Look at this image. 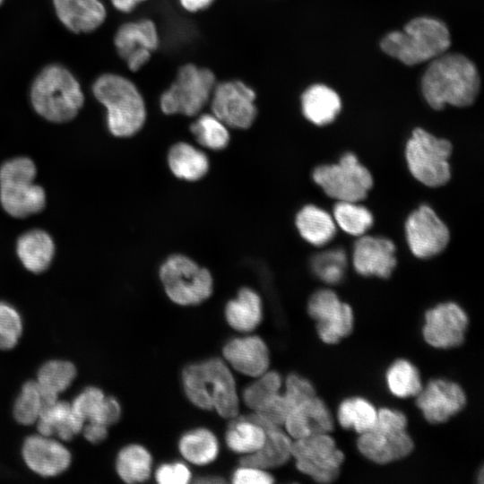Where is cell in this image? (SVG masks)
Instances as JSON below:
<instances>
[{
	"label": "cell",
	"mask_w": 484,
	"mask_h": 484,
	"mask_svg": "<svg viewBox=\"0 0 484 484\" xmlns=\"http://www.w3.org/2000/svg\"><path fill=\"white\" fill-rule=\"evenodd\" d=\"M480 80L474 64L460 54H443L428 66L421 80L425 99L435 109L445 105H471L480 91Z\"/></svg>",
	"instance_id": "cell-1"
},
{
	"label": "cell",
	"mask_w": 484,
	"mask_h": 484,
	"mask_svg": "<svg viewBox=\"0 0 484 484\" xmlns=\"http://www.w3.org/2000/svg\"><path fill=\"white\" fill-rule=\"evenodd\" d=\"M183 388L196 407L214 410L224 419H235L239 412L236 382L229 366L212 358L186 366L182 373Z\"/></svg>",
	"instance_id": "cell-2"
},
{
	"label": "cell",
	"mask_w": 484,
	"mask_h": 484,
	"mask_svg": "<svg viewBox=\"0 0 484 484\" xmlns=\"http://www.w3.org/2000/svg\"><path fill=\"white\" fill-rule=\"evenodd\" d=\"M30 98L34 110L53 123L72 120L84 102L77 79L58 64L48 65L39 73L31 84Z\"/></svg>",
	"instance_id": "cell-3"
},
{
	"label": "cell",
	"mask_w": 484,
	"mask_h": 484,
	"mask_svg": "<svg viewBox=\"0 0 484 484\" xmlns=\"http://www.w3.org/2000/svg\"><path fill=\"white\" fill-rule=\"evenodd\" d=\"M92 92L107 109V123L117 137H128L137 133L146 118L143 99L128 79L114 73L97 78Z\"/></svg>",
	"instance_id": "cell-4"
},
{
	"label": "cell",
	"mask_w": 484,
	"mask_h": 484,
	"mask_svg": "<svg viewBox=\"0 0 484 484\" xmlns=\"http://www.w3.org/2000/svg\"><path fill=\"white\" fill-rule=\"evenodd\" d=\"M450 43L449 30L442 22L419 17L409 22L402 31L387 34L381 48L403 64L413 65L445 54Z\"/></svg>",
	"instance_id": "cell-5"
},
{
	"label": "cell",
	"mask_w": 484,
	"mask_h": 484,
	"mask_svg": "<svg viewBox=\"0 0 484 484\" xmlns=\"http://www.w3.org/2000/svg\"><path fill=\"white\" fill-rule=\"evenodd\" d=\"M406 415L390 408L377 410L375 425L359 434L357 447L367 460L387 464L402 460L411 454L414 443L407 431Z\"/></svg>",
	"instance_id": "cell-6"
},
{
	"label": "cell",
	"mask_w": 484,
	"mask_h": 484,
	"mask_svg": "<svg viewBox=\"0 0 484 484\" xmlns=\"http://www.w3.org/2000/svg\"><path fill=\"white\" fill-rule=\"evenodd\" d=\"M35 176V164L26 157L12 159L1 166L0 202L11 216L24 218L45 207L46 194L33 183Z\"/></svg>",
	"instance_id": "cell-7"
},
{
	"label": "cell",
	"mask_w": 484,
	"mask_h": 484,
	"mask_svg": "<svg viewBox=\"0 0 484 484\" xmlns=\"http://www.w3.org/2000/svg\"><path fill=\"white\" fill-rule=\"evenodd\" d=\"M452 149L449 141L437 138L422 128L414 129L405 148L411 175L427 186H444L451 177L448 160Z\"/></svg>",
	"instance_id": "cell-8"
},
{
	"label": "cell",
	"mask_w": 484,
	"mask_h": 484,
	"mask_svg": "<svg viewBox=\"0 0 484 484\" xmlns=\"http://www.w3.org/2000/svg\"><path fill=\"white\" fill-rule=\"evenodd\" d=\"M160 278L167 296L177 305H197L212 292L210 272L183 255L169 256L160 266Z\"/></svg>",
	"instance_id": "cell-9"
},
{
	"label": "cell",
	"mask_w": 484,
	"mask_h": 484,
	"mask_svg": "<svg viewBox=\"0 0 484 484\" xmlns=\"http://www.w3.org/2000/svg\"><path fill=\"white\" fill-rule=\"evenodd\" d=\"M313 179L328 196L342 202L362 201L373 186L368 169L350 152L336 164L315 168Z\"/></svg>",
	"instance_id": "cell-10"
},
{
	"label": "cell",
	"mask_w": 484,
	"mask_h": 484,
	"mask_svg": "<svg viewBox=\"0 0 484 484\" xmlns=\"http://www.w3.org/2000/svg\"><path fill=\"white\" fill-rule=\"evenodd\" d=\"M291 457L301 473L321 484L337 480L345 458L330 433L292 441Z\"/></svg>",
	"instance_id": "cell-11"
},
{
	"label": "cell",
	"mask_w": 484,
	"mask_h": 484,
	"mask_svg": "<svg viewBox=\"0 0 484 484\" xmlns=\"http://www.w3.org/2000/svg\"><path fill=\"white\" fill-rule=\"evenodd\" d=\"M215 85L212 72L194 65L178 71L176 81L160 98V108L167 115H197L208 102Z\"/></svg>",
	"instance_id": "cell-12"
},
{
	"label": "cell",
	"mask_w": 484,
	"mask_h": 484,
	"mask_svg": "<svg viewBox=\"0 0 484 484\" xmlns=\"http://www.w3.org/2000/svg\"><path fill=\"white\" fill-rule=\"evenodd\" d=\"M307 313L315 321L320 340L326 344L340 342L353 330L352 308L331 290L313 293L307 303Z\"/></svg>",
	"instance_id": "cell-13"
},
{
	"label": "cell",
	"mask_w": 484,
	"mask_h": 484,
	"mask_svg": "<svg viewBox=\"0 0 484 484\" xmlns=\"http://www.w3.org/2000/svg\"><path fill=\"white\" fill-rule=\"evenodd\" d=\"M424 321L423 339L433 348H455L465 340L469 318L455 302L441 303L427 310Z\"/></svg>",
	"instance_id": "cell-14"
},
{
	"label": "cell",
	"mask_w": 484,
	"mask_h": 484,
	"mask_svg": "<svg viewBox=\"0 0 484 484\" xmlns=\"http://www.w3.org/2000/svg\"><path fill=\"white\" fill-rule=\"evenodd\" d=\"M212 109L227 126L246 129L256 116L255 93L239 81L224 82L214 86Z\"/></svg>",
	"instance_id": "cell-15"
},
{
	"label": "cell",
	"mask_w": 484,
	"mask_h": 484,
	"mask_svg": "<svg viewBox=\"0 0 484 484\" xmlns=\"http://www.w3.org/2000/svg\"><path fill=\"white\" fill-rule=\"evenodd\" d=\"M405 231L411 253L423 259L441 253L450 238L446 225L428 205H421L411 213Z\"/></svg>",
	"instance_id": "cell-16"
},
{
	"label": "cell",
	"mask_w": 484,
	"mask_h": 484,
	"mask_svg": "<svg viewBox=\"0 0 484 484\" xmlns=\"http://www.w3.org/2000/svg\"><path fill=\"white\" fill-rule=\"evenodd\" d=\"M415 397L416 406L431 424L448 421L463 410L467 402L459 384L443 378L430 380Z\"/></svg>",
	"instance_id": "cell-17"
},
{
	"label": "cell",
	"mask_w": 484,
	"mask_h": 484,
	"mask_svg": "<svg viewBox=\"0 0 484 484\" xmlns=\"http://www.w3.org/2000/svg\"><path fill=\"white\" fill-rule=\"evenodd\" d=\"M27 467L41 477H56L71 464L69 450L59 441L40 434L28 436L22 448Z\"/></svg>",
	"instance_id": "cell-18"
},
{
	"label": "cell",
	"mask_w": 484,
	"mask_h": 484,
	"mask_svg": "<svg viewBox=\"0 0 484 484\" xmlns=\"http://www.w3.org/2000/svg\"><path fill=\"white\" fill-rule=\"evenodd\" d=\"M118 55L133 72L140 69L158 47V33L151 21L127 22L117 30L114 39Z\"/></svg>",
	"instance_id": "cell-19"
},
{
	"label": "cell",
	"mask_w": 484,
	"mask_h": 484,
	"mask_svg": "<svg viewBox=\"0 0 484 484\" xmlns=\"http://www.w3.org/2000/svg\"><path fill=\"white\" fill-rule=\"evenodd\" d=\"M352 254L353 266L363 276L389 278L396 266L395 246L383 237L360 236Z\"/></svg>",
	"instance_id": "cell-20"
},
{
	"label": "cell",
	"mask_w": 484,
	"mask_h": 484,
	"mask_svg": "<svg viewBox=\"0 0 484 484\" xmlns=\"http://www.w3.org/2000/svg\"><path fill=\"white\" fill-rule=\"evenodd\" d=\"M282 426L285 432L296 440L331 433L334 428V419L326 403L315 395L293 408Z\"/></svg>",
	"instance_id": "cell-21"
},
{
	"label": "cell",
	"mask_w": 484,
	"mask_h": 484,
	"mask_svg": "<svg viewBox=\"0 0 484 484\" xmlns=\"http://www.w3.org/2000/svg\"><path fill=\"white\" fill-rule=\"evenodd\" d=\"M222 354L229 366L248 376L257 377L270 366V353L264 341L256 335L234 338L228 341Z\"/></svg>",
	"instance_id": "cell-22"
},
{
	"label": "cell",
	"mask_w": 484,
	"mask_h": 484,
	"mask_svg": "<svg viewBox=\"0 0 484 484\" xmlns=\"http://www.w3.org/2000/svg\"><path fill=\"white\" fill-rule=\"evenodd\" d=\"M260 424L265 431V440L256 452L246 454L240 459V465H249L269 470L284 465L291 457V437L281 426L264 422L253 414L249 417Z\"/></svg>",
	"instance_id": "cell-23"
},
{
	"label": "cell",
	"mask_w": 484,
	"mask_h": 484,
	"mask_svg": "<svg viewBox=\"0 0 484 484\" xmlns=\"http://www.w3.org/2000/svg\"><path fill=\"white\" fill-rule=\"evenodd\" d=\"M62 24L74 33H90L105 21L106 9L99 0H53Z\"/></svg>",
	"instance_id": "cell-24"
},
{
	"label": "cell",
	"mask_w": 484,
	"mask_h": 484,
	"mask_svg": "<svg viewBox=\"0 0 484 484\" xmlns=\"http://www.w3.org/2000/svg\"><path fill=\"white\" fill-rule=\"evenodd\" d=\"M70 403L73 413L83 425L98 423L108 428L117 423L121 416L118 401L105 395L95 386L85 388Z\"/></svg>",
	"instance_id": "cell-25"
},
{
	"label": "cell",
	"mask_w": 484,
	"mask_h": 484,
	"mask_svg": "<svg viewBox=\"0 0 484 484\" xmlns=\"http://www.w3.org/2000/svg\"><path fill=\"white\" fill-rule=\"evenodd\" d=\"M36 424L39 434L56 436L63 441H70L83 428V422L75 416L71 403L59 399L43 407Z\"/></svg>",
	"instance_id": "cell-26"
},
{
	"label": "cell",
	"mask_w": 484,
	"mask_h": 484,
	"mask_svg": "<svg viewBox=\"0 0 484 484\" xmlns=\"http://www.w3.org/2000/svg\"><path fill=\"white\" fill-rule=\"evenodd\" d=\"M225 316L229 326L236 331L252 332L263 317L260 296L249 288L241 289L238 296L227 303Z\"/></svg>",
	"instance_id": "cell-27"
},
{
	"label": "cell",
	"mask_w": 484,
	"mask_h": 484,
	"mask_svg": "<svg viewBox=\"0 0 484 484\" xmlns=\"http://www.w3.org/2000/svg\"><path fill=\"white\" fill-rule=\"evenodd\" d=\"M52 238L40 229L22 234L17 241V254L24 267L35 273L44 272L54 256Z\"/></svg>",
	"instance_id": "cell-28"
},
{
	"label": "cell",
	"mask_w": 484,
	"mask_h": 484,
	"mask_svg": "<svg viewBox=\"0 0 484 484\" xmlns=\"http://www.w3.org/2000/svg\"><path fill=\"white\" fill-rule=\"evenodd\" d=\"M305 117L316 125L332 123L339 114L341 102L338 94L325 85L316 84L308 88L301 97Z\"/></svg>",
	"instance_id": "cell-29"
},
{
	"label": "cell",
	"mask_w": 484,
	"mask_h": 484,
	"mask_svg": "<svg viewBox=\"0 0 484 484\" xmlns=\"http://www.w3.org/2000/svg\"><path fill=\"white\" fill-rule=\"evenodd\" d=\"M296 226L301 237L316 246L328 243L336 233V224L331 215L313 204L304 206L298 212Z\"/></svg>",
	"instance_id": "cell-30"
},
{
	"label": "cell",
	"mask_w": 484,
	"mask_h": 484,
	"mask_svg": "<svg viewBox=\"0 0 484 484\" xmlns=\"http://www.w3.org/2000/svg\"><path fill=\"white\" fill-rule=\"evenodd\" d=\"M76 376L75 366L66 360H50L39 369L37 385L43 396L45 405L51 404L59 399Z\"/></svg>",
	"instance_id": "cell-31"
},
{
	"label": "cell",
	"mask_w": 484,
	"mask_h": 484,
	"mask_svg": "<svg viewBox=\"0 0 484 484\" xmlns=\"http://www.w3.org/2000/svg\"><path fill=\"white\" fill-rule=\"evenodd\" d=\"M168 163L177 177L187 181L200 179L209 169L205 153L186 143H177L169 149Z\"/></svg>",
	"instance_id": "cell-32"
},
{
	"label": "cell",
	"mask_w": 484,
	"mask_h": 484,
	"mask_svg": "<svg viewBox=\"0 0 484 484\" xmlns=\"http://www.w3.org/2000/svg\"><path fill=\"white\" fill-rule=\"evenodd\" d=\"M219 448L215 435L204 428L188 431L178 442L181 455L195 465H205L213 462L218 456Z\"/></svg>",
	"instance_id": "cell-33"
},
{
	"label": "cell",
	"mask_w": 484,
	"mask_h": 484,
	"mask_svg": "<svg viewBox=\"0 0 484 484\" xmlns=\"http://www.w3.org/2000/svg\"><path fill=\"white\" fill-rule=\"evenodd\" d=\"M152 458L143 445L132 444L123 447L116 461L119 478L126 483L147 480L151 473Z\"/></svg>",
	"instance_id": "cell-34"
},
{
	"label": "cell",
	"mask_w": 484,
	"mask_h": 484,
	"mask_svg": "<svg viewBox=\"0 0 484 484\" xmlns=\"http://www.w3.org/2000/svg\"><path fill=\"white\" fill-rule=\"evenodd\" d=\"M377 410L372 402L363 397L346 398L337 409V420L345 429H353L359 434L369 430L376 423Z\"/></svg>",
	"instance_id": "cell-35"
},
{
	"label": "cell",
	"mask_w": 484,
	"mask_h": 484,
	"mask_svg": "<svg viewBox=\"0 0 484 484\" xmlns=\"http://www.w3.org/2000/svg\"><path fill=\"white\" fill-rule=\"evenodd\" d=\"M264 440V428L249 417L233 421L225 435L228 447L231 451L244 455L259 450Z\"/></svg>",
	"instance_id": "cell-36"
},
{
	"label": "cell",
	"mask_w": 484,
	"mask_h": 484,
	"mask_svg": "<svg viewBox=\"0 0 484 484\" xmlns=\"http://www.w3.org/2000/svg\"><path fill=\"white\" fill-rule=\"evenodd\" d=\"M385 381L391 393L398 398L416 396L423 387L419 369L405 359H396L390 365Z\"/></svg>",
	"instance_id": "cell-37"
},
{
	"label": "cell",
	"mask_w": 484,
	"mask_h": 484,
	"mask_svg": "<svg viewBox=\"0 0 484 484\" xmlns=\"http://www.w3.org/2000/svg\"><path fill=\"white\" fill-rule=\"evenodd\" d=\"M243 392L245 405L257 412L268 406L281 393L282 379L279 373L267 370Z\"/></svg>",
	"instance_id": "cell-38"
},
{
	"label": "cell",
	"mask_w": 484,
	"mask_h": 484,
	"mask_svg": "<svg viewBox=\"0 0 484 484\" xmlns=\"http://www.w3.org/2000/svg\"><path fill=\"white\" fill-rule=\"evenodd\" d=\"M333 217L343 231L357 237L364 235L374 221L370 211L355 202L338 201L333 207Z\"/></svg>",
	"instance_id": "cell-39"
},
{
	"label": "cell",
	"mask_w": 484,
	"mask_h": 484,
	"mask_svg": "<svg viewBox=\"0 0 484 484\" xmlns=\"http://www.w3.org/2000/svg\"><path fill=\"white\" fill-rule=\"evenodd\" d=\"M197 142L211 150H221L229 141L227 125L213 114L200 116L190 126Z\"/></svg>",
	"instance_id": "cell-40"
},
{
	"label": "cell",
	"mask_w": 484,
	"mask_h": 484,
	"mask_svg": "<svg viewBox=\"0 0 484 484\" xmlns=\"http://www.w3.org/2000/svg\"><path fill=\"white\" fill-rule=\"evenodd\" d=\"M45 402L35 380L26 382L13 404V417L23 426L36 424Z\"/></svg>",
	"instance_id": "cell-41"
},
{
	"label": "cell",
	"mask_w": 484,
	"mask_h": 484,
	"mask_svg": "<svg viewBox=\"0 0 484 484\" xmlns=\"http://www.w3.org/2000/svg\"><path fill=\"white\" fill-rule=\"evenodd\" d=\"M346 267V255L340 248L317 254L312 260L315 275L329 284L340 283L344 278Z\"/></svg>",
	"instance_id": "cell-42"
},
{
	"label": "cell",
	"mask_w": 484,
	"mask_h": 484,
	"mask_svg": "<svg viewBox=\"0 0 484 484\" xmlns=\"http://www.w3.org/2000/svg\"><path fill=\"white\" fill-rule=\"evenodd\" d=\"M22 333V322L19 313L10 305L0 302V350L16 346Z\"/></svg>",
	"instance_id": "cell-43"
},
{
	"label": "cell",
	"mask_w": 484,
	"mask_h": 484,
	"mask_svg": "<svg viewBox=\"0 0 484 484\" xmlns=\"http://www.w3.org/2000/svg\"><path fill=\"white\" fill-rule=\"evenodd\" d=\"M283 395L293 409L316 393L313 384L308 379L298 374H290L285 380Z\"/></svg>",
	"instance_id": "cell-44"
},
{
	"label": "cell",
	"mask_w": 484,
	"mask_h": 484,
	"mask_svg": "<svg viewBox=\"0 0 484 484\" xmlns=\"http://www.w3.org/2000/svg\"><path fill=\"white\" fill-rule=\"evenodd\" d=\"M155 479L160 484H186L191 480V472L184 463H164L157 469Z\"/></svg>",
	"instance_id": "cell-45"
},
{
	"label": "cell",
	"mask_w": 484,
	"mask_h": 484,
	"mask_svg": "<svg viewBox=\"0 0 484 484\" xmlns=\"http://www.w3.org/2000/svg\"><path fill=\"white\" fill-rule=\"evenodd\" d=\"M232 481L236 484H272L274 479L266 470L249 465H240L233 475Z\"/></svg>",
	"instance_id": "cell-46"
},
{
	"label": "cell",
	"mask_w": 484,
	"mask_h": 484,
	"mask_svg": "<svg viewBox=\"0 0 484 484\" xmlns=\"http://www.w3.org/2000/svg\"><path fill=\"white\" fill-rule=\"evenodd\" d=\"M108 427L98 423H85L82 432L87 441L99 444L108 436Z\"/></svg>",
	"instance_id": "cell-47"
},
{
	"label": "cell",
	"mask_w": 484,
	"mask_h": 484,
	"mask_svg": "<svg viewBox=\"0 0 484 484\" xmlns=\"http://www.w3.org/2000/svg\"><path fill=\"white\" fill-rule=\"evenodd\" d=\"M213 0H180L185 9L190 12H196L208 7Z\"/></svg>",
	"instance_id": "cell-48"
},
{
	"label": "cell",
	"mask_w": 484,
	"mask_h": 484,
	"mask_svg": "<svg viewBox=\"0 0 484 484\" xmlns=\"http://www.w3.org/2000/svg\"><path fill=\"white\" fill-rule=\"evenodd\" d=\"M113 5L121 12H131L140 2L143 0H111Z\"/></svg>",
	"instance_id": "cell-49"
},
{
	"label": "cell",
	"mask_w": 484,
	"mask_h": 484,
	"mask_svg": "<svg viewBox=\"0 0 484 484\" xmlns=\"http://www.w3.org/2000/svg\"><path fill=\"white\" fill-rule=\"evenodd\" d=\"M195 482L200 484H211V483H224L225 480L222 479L220 476L215 475H207V476H202L201 478L197 479Z\"/></svg>",
	"instance_id": "cell-50"
},
{
	"label": "cell",
	"mask_w": 484,
	"mask_h": 484,
	"mask_svg": "<svg viewBox=\"0 0 484 484\" xmlns=\"http://www.w3.org/2000/svg\"><path fill=\"white\" fill-rule=\"evenodd\" d=\"M4 0H0V5L4 3Z\"/></svg>",
	"instance_id": "cell-51"
}]
</instances>
